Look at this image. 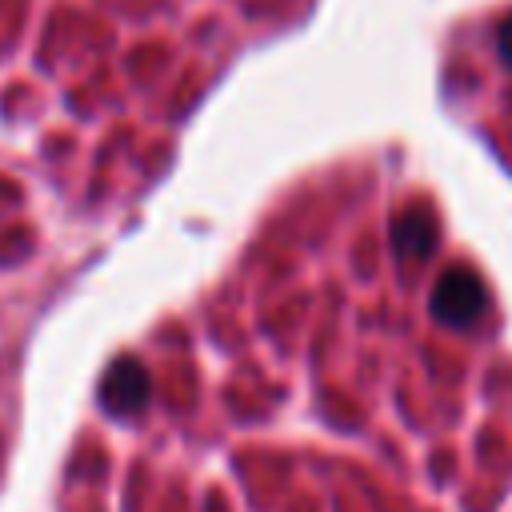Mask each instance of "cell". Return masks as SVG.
I'll return each mask as SVG.
<instances>
[{
  "label": "cell",
  "mask_w": 512,
  "mask_h": 512,
  "mask_svg": "<svg viewBox=\"0 0 512 512\" xmlns=\"http://www.w3.org/2000/svg\"><path fill=\"white\" fill-rule=\"evenodd\" d=\"M148 396H152V380H148V372H144L140 360H116L104 372V380H100V400H104V408L112 416H136V412H144Z\"/></svg>",
  "instance_id": "1"
}]
</instances>
